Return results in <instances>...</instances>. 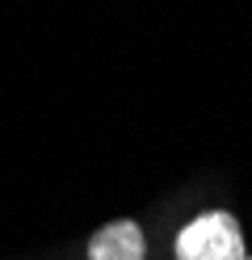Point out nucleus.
<instances>
[{"mask_svg": "<svg viewBox=\"0 0 252 260\" xmlns=\"http://www.w3.org/2000/svg\"><path fill=\"white\" fill-rule=\"evenodd\" d=\"M177 260H248L240 222L231 214H223V210L193 218L177 235Z\"/></svg>", "mask_w": 252, "mask_h": 260, "instance_id": "1", "label": "nucleus"}, {"mask_svg": "<svg viewBox=\"0 0 252 260\" xmlns=\"http://www.w3.org/2000/svg\"><path fill=\"white\" fill-rule=\"evenodd\" d=\"M89 260H143V231L134 222H109L93 235Z\"/></svg>", "mask_w": 252, "mask_h": 260, "instance_id": "2", "label": "nucleus"}, {"mask_svg": "<svg viewBox=\"0 0 252 260\" xmlns=\"http://www.w3.org/2000/svg\"><path fill=\"white\" fill-rule=\"evenodd\" d=\"M248 260H252V256H248Z\"/></svg>", "mask_w": 252, "mask_h": 260, "instance_id": "3", "label": "nucleus"}]
</instances>
